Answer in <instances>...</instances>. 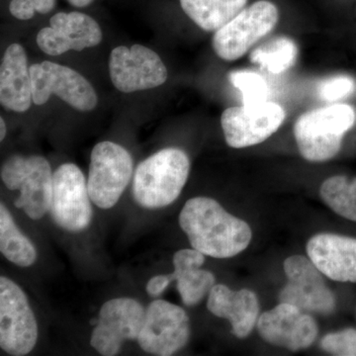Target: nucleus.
Here are the masks:
<instances>
[{
    "label": "nucleus",
    "mask_w": 356,
    "mask_h": 356,
    "mask_svg": "<svg viewBox=\"0 0 356 356\" xmlns=\"http://www.w3.org/2000/svg\"><path fill=\"white\" fill-rule=\"evenodd\" d=\"M298 53V46L294 40L280 36L255 48L250 53V60L269 74H280L296 64Z\"/></svg>",
    "instance_id": "23"
},
{
    "label": "nucleus",
    "mask_w": 356,
    "mask_h": 356,
    "mask_svg": "<svg viewBox=\"0 0 356 356\" xmlns=\"http://www.w3.org/2000/svg\"><path fill=\"white\" fill-rule=\"evenodd\" d=\"M191 161L182 149L166 147L138 165L133 180L136 202L159 209L175 202L188 179Z\"/></svg>",
    "instance_id": "2"
},
{
    "label": "nucleus",
    "mask_w": 356,
    "mask_h": 356,
    "mask_svg": "<svg viewBox=\"0 0 356 356\" xmlns=\"http://www.w3.org/2000/svg\"><path fill=\"white\" fill-rule=\"evenodd\" d=\"M170 282H172L170 274H159V275L154 276L147 282L146 287L147 294L152 297L159 296L163 294V292H165Z\"/></svg>",
    "instance_id": "29"
},
{
    "label": "nucleus",
    "mask_w": 356,
    "mask_h": 356,
    "mask_svg": "<svg viewBox=\"0 0 356 356\" xmlns=\"http://www.w3.org/2000/svg\"><path fill=\"white\" fill-rule=\"evenodd\" d=\"M175 270L170 274L185 306H196L216 284L214 274L201 268L205 254L195 248L178 250L172 259Z\"/></svg>",
    "instance_id": "20"
},
{
    "label": "nucleus",
    "mask_w": 356,
    "mask_h": 356,
    "mask_svg": "<svg viewBox=\"0 0 356 356\" xmlns=\"http://www.w3.org/2000/svg\"><path fill=\"white\" fill-rule=\"evenodd\" d=\"M6 136V124L4 119L0 118V140H3Z\"/></svg>",
    "instance_id": "31"
},
{
    "label": "nucleus",
    "mask_w": 356,
    "mask_h": 356,
    "mask_svg": "<svg viewBox=\"0 0 356 356\" xmlns=\"http://www.w3.org/2000/svg\"><path fill=\"white\" fill-rule=\"evenodd\" d=\"M280 19V11L273 2L259 0L245 7L236 17L220 28L213 37L212 46L222 60H238L254 44L269 34Z\"/></svg>",
    "instance_id": "5"
},
{
    "label": "nucleus",
    "mask_w": 356,
    "mask_h": 356,
    "mask_svg": "<svg viewBox=\"0 0 356 356\" xmlns=\"http://www.w3.org/2000/svg\"><path fill=\"white\" fill-rule=\"evenodd\" d=\"M133 175V159L120 145L102 142L93 147L89 163L88 193L102 209H110L118 202Z\"/></svg>",
    "instance_id": "6"
},
{
    "label": "nucleus",
    "mask_w": 356,
    "mask_h": 356,
    "mask_svg": "<svg viewBox=\"0 0 356 356\" xmlns=\"http://www.w3.org/2000/svg\"><path fill=\"white\" fill-rule=\"evenodd\" d=\"M109 74L115 88L124 93L158 88L165 83L168 74L158 54L138 44L112 50Z\"/></svg>",
    "instance_id": "14"
},
{
    "label": "nucleus",
    "mask_w": 356,
    "mask_h": 356,
    "mask_svg": "<svg viewBox=\"0 0 356 356\" xmlns=\"http://www.w3.org/2000/svg\"><path fill=\"white\" fill-rule=\"evenodd\" d=\"M179 225L192 248L214 259L241 254L252 238L247 222L229 214L212 198L189 199L180 212Z\"/></svg>",
    "instance_id": "1"
},
{
    "label": "nucleus",
    "mask_w": 356,
    "mask_h": 356,
    "mask_svg": "<svg viewBox=\"0 0 356 356\" xmlns=\"http://www.w3.org/2000/svg\"><path fill=\"white\" fill-rule=\"evenodd\" d=\"M0 252L7 261L21 267L31 266L37 261L36 248L16 226L3 203L0 204Z\"/></svg>",
    "instance_id": "22"
},
{
    "label": "nucleus",
    "mask_w": 356,
    "mask_h": 356,
    "mask_svg": "<svg viewBox=\"0 0 356 356\" xmlns=\"http://www.w3.org/2000/svg\"><path fill=\"white\" fill-rule=\"evenodd\" d=\"M32 102L27 55L20 44H11L0 67V102L6 108L22 113L31 107Z\"/></svg>",
    "instance_id": "19"
},
{
    "label": "nucleus",
    "mask_w": 356,
    "mask_h": 356,
    "mask_svg": "<svg viewBox=\"0 0 356 356\" xmlns=\"http://www.w3.org/2000/svg\"><path fill=\"white\" fill-rule=\"evenodd\" d=\"M320 195L337 215L356 222V177L336 175L327 178L321 185Z\"/></svg>",
    "instance_id": "24"
},
{
    "label": "nucleus",
    "mask_w": 356,
    "mask_h": 356,
    "mask_svg": "<svg viewBox=\"0 0 356 356\" xmlns=\"http://www.w3.org/2000/svg\"><path fill=\"white\" fill-rule=\"evenodd\" d=\"M55 4L56 0H11L9 11L16 19L29 20L36 13H50Z\"/></svg>",
    "instance_id": "28"
},
{
    "label": "nucleus",
    "mask_w": 356,
    "mask_h": 356,
    "mask_svg": "<svg viewBox=\"0 0 356 356\" xmlns=\"http://www.w3.org/2000/svg\"><path fill=\"white\" fill-rule=\"evenodd\" d=\"M146 309L137 300L115 298L103 304L97 325L91 334L90 344L99 355H118L125 341L140 336Z\"/></svg>",
    "instance_id": "12"
},
{
    "label": "nucleus",
    "mask_w": 356,
    "mask_h": 356,
    "mask_svg": "<svg viewBox=\"0 0 356 356\" xmlns=\"http://www.w3.org/2000/svg\"><path fill=\"white\" fill-rule=\"evenodd\" d=\"M285 116L284 108L271 102L229 107L221 117L225 140L234 149L261 144L280 128Z\"/></svg>",
    "instance_id": "13"
},
{
    "label": "nucleus",
    "mask_w": 356,
    "mask_h": 356,
    "mask_svg": "<svg viewBox=\"0 0 356 356\" xmlns=\"http://www.w3.org/2000/svg\"><path fill=\"white\" fill-rule=\"evenodd\" d=\"M356 90V81L346 74H337L323 79L318 86V95L327 102H334L348 97Z\"/></svg>",
    "instance_id": "26"
},
{
    "label": "nucleus",
    "mask_w": 356,
    "mask_h": 356,
    "mask_svg": "<svg viewBox=\"0 0 356 356\" xmlns=\"http://www.w3.org/2000/svg\"><path fill=\"white\" fill-rule=\"evenodd\" d=\"M37 44L49 56H60L70 50L83 51L102 43V31L92 17L86 14L58 13L50 19V26L40 30Z\"/></svg>",
    "instance_id": "16"
},
{
    "label": "nucleus",
    "mask_w": 356,
    "mask_h": 356,
    "mask_svg": "<svg viewBox=\"0 0 356 356\" xmlns=\"http://www.w3.org/2000/svg\"><path fill=\"white\" fill-rule=\"evenodd\" d=\"M307 254L318 270L330 280L356 283V238L318 234L307 243Z\"/></svg>",
    "instance_id": "17"
},
{
    "label": "nucleus",
    "mask_w": 356,
    "mask_h": 356,
    "mask_svg": "<svg viewBox=\"0 0 356 356\" xmlns=\"http://www.w3.org/2000/svg\"><path fill=\"white\" fill-rule=\"evenodd\" d=\"M53 177L50 163L41 156L14 154L1 168V179L7 188L20 191L14 205L32 220L42 219L50 211Z\"/></svg>",
    "instance_id": "4"
},
{
    "label": "nucleus",
    "mask_w": 356,
    "mask_h": 356,
    "mask_svg": "<svg viewBox=\"0 0 356 356\" xmlns=\"http://www.w3.org/2000/svg\"><path fill=\"white\" fill-rule=\"evenodd\" d=\"M91 202L88 180L81 168L74 163L58 166L54 172L53 198L49 211L53 221L65 231H83L92 220Z\"/></svg>",
    "instance_id": "9"
},
{
    "label": "nucleus",
    "mask_w": 356,
    "mask_h": 356,
    "mask_svg": "<svg viewBox=\"0 0 356 356\" xmlns=\"http://www.w3.org/2000/svg\"><path fill=\"white\" fill-rule=\"evenodd\" d=\"M231 83L240 90L243 96V105H254L268 102V84L266 79L248 70H234L229 74Z\"/></svg>",
    "instance_id": "25"
},
{
    "label": "nucleus",
    "mask_w": 356,
    "mask_h": 356,
    "mask_svg": "<svg viewBox=\"0 0 356 356\" xmlns=\"http://www.w3.org/2000/svg\"><path fill=\"white\" fill-rule=\"evenodd\" d=\"M257 325L264 341L291 351L310 348L318 334L310 313L283 302L259 316Z\"/></svg>",
    "instance_id": "15"
},
{
    "label": "nucleus",
    "mask_w": 356,
    "mask_h": 356,
    "mask_svg": "<svg viewBox=\"0 0 356 356\" xmlns=\"http://www.w3.org/2000/svg\"><path fill=\"white\" fill-rule=\"evenodd\" d=\"M32 99L43 105L51 95L79 111H91L98 103L95 88L79 72L65 65L44 60L30 67Z\"/></svg>",
    "instance_id": "8"
},
{
    "label": "nucleus",
    "mask_w": 356,
    "mask_h": 356,
    "mask_svg": "<svg viewBox=\"0 0 356 356\" xmlns=\"http://www.w3.org/2000/svg\"><path fill=\"white\" fill-rule=\"evenodd\" d=\"M207 308L218 318H227L232 332L245 339L257 324L259 302L254 292L248 289L234 291L224 284H215L208 297Z\"/></svg>",
    "instance_id": "18"
},
{
    "label": "nucleus",
    "mask_w": 356,
    "mask_h": 356,
    "mask_svg": "<svg viewBox=\"0 0 356 356\" xmlns=\"http://www.w3.org/2000/svg\"><path fill=\"white\" fill-rule=\"evenodd\" d=\"M182 10L204 31L216 32L236 17L248 0H179Z\"/></svg>",
    "instance_id": "21"
},
{
    "label": "nucleus",
    "mask_w": 356,
    "mask_h": 356,
    "mask_svg": "<svg viewBox=\"0 0 356 356\" xmlns=\"http://www.w3.org/2000/svg\"><path fill=\"white\" fill-rule=\"evenodd\" d=\"M38 339V324L24 291L0 277V346L8 355H29Z\"/></svg>",
    "instance_id": "7"
},
{
    "label": "nucleus",
    "mask_w": 356,
    "mask_h": 356,
    "mask_svg": "<svg viewBox=\"0 0 356 356\" xmlns=\"http://www.w3.org/2000/svg\"><path fill=\"white\" fill-rule=\"evenodd\" d=\"M191 337V323L181 307L165 300L152 302L138 337L143 350L156 356H170L184 348Z\"/></svg>",
    "instance_id": "11"
},
{
    "label": "nucleus",
    "mask_w": 356,
    "mask_h": 356,
    "mask_svg": "<svg viewBox=\"0 0 356 356\" xmlns=\"http://www.w3.org/2000/svg\"><path fill=\"white\" fill-rule=\"evenodd\" d=\"M67 1L77 8H83V7L90 6L93 0H67Z\"/></svg>",
    "instance_id": "30"
},
{
    "label": "nucleus",
    "mask_w": 356,
    "mask_h": 356,
    "mask_svg": "<svg viewBox=\"0 0 356 356\" xmlns=\"http://www.w3.org/2000/svg\"><path fill=\"white\" fill-rule=\"evenodd\" d=\"M321 348L332 355L356 356V330L346 329L325 334L321 341Z\"/></svg>",
    "instance_id": "27"
},
{
    "label": "nucleus",
    "mask_w": 356,
    "mask_h": 356,
    "mask_svg": "<svg viewBox=\"0 0 356 356\" xmlns=\"http://www.w3.org/2000/svg\"><path fill=\"white\" fill-rule=\"evenodd\" d=\"M288 282L280 293V301L318 315H330L336 309L334 293L323 274L309 257L292 255L283 264Z\"/></svg>",
    "instance_id": "10"
},
{
    "label": "nucleus",
    "mask_w": 356,
    "mask_h": 356,
    "mask_svg": "<svg viewBox=\"0 0 356 356\" xmlns=\"http://www.w3.org/2000/svg\"><path fill=\"white\" fill-rule=\"evenodd\" d=\"M356 112L337 103L310 110L297 119L294 136L301 156L309 161H329L341 151L344 135L355 126Z\"/></svg>",
    "instance_id": "3"
}]
</instances>
